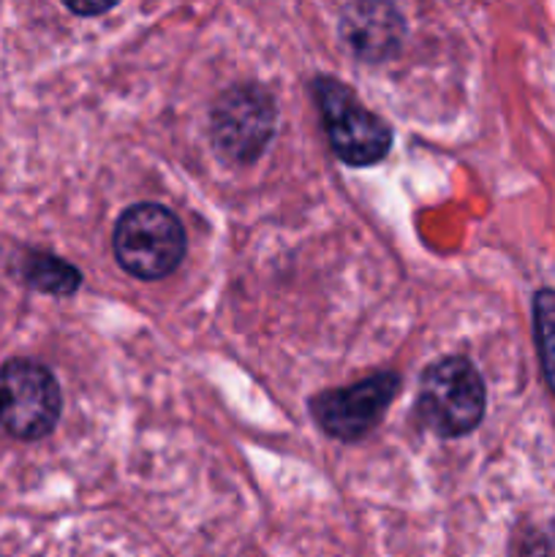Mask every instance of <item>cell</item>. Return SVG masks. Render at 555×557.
I'll use <instances>...</instances> for the list:
<instances>
[{
	"label": "cell",
	"mask_w": 555,
	"mask_h": 557,
	"mask_svg": "<svg viewBox=\"0 0 555 557\" xmlns=\"http://www.w3.org/2000/svg\"><path fill=\"white\" fill-rule=\"evenodd\" d=\"M114 259L139 281H161L185 259L188 239L180 218L163 205L141 201L118 218L112 237Z\"/></svg>",
	"instance_id": "6da1fadb"
},
{
	"label": "cell",
	"mask_w": 555,
	"mask_h": 557,
	"mask_svg": "<svg viewBox=\"0 0 555 557\" xmlns=\"http://www.w3.org/2000/svg\"><path fill=\"white\" fill-rule=\"evenodd\" d=\"M488 392L479 370L466 357H444L419 379V422L439 438H462L479 428Z\"/></svg>",
	"instance_id": "7a4b0ae2"
},
{
	"label": "cell",
	"mask_w": 555,
	"mask_h": 557,
	"mask_svg": "<svg viewBox=\"0 0 555 557\" xmlns=\"http://www.w3.org/2000/svg\"><path fill=\"white\" fill-rule=\"evenodd\" d=\"M313 96L332 152L343 163L373 166L386 158L392 147V128L359 101L351 87L335 76H316Z\"/></svg>",
	"instance_id": "3957f363"
},
{
	"label": "cell",
	"mask_w": 555,
	"mask_h": 557,
	"mask_svg": "<svg viewBox=\"0 0 555 557\" xmlns=\"http://www.w3.org/2000/svg\"><path fill=\"white\" fill-rule=\"evenodd\" d=\"M63 395L44 364L11 359L0 368V428L20 441L47 438L60 422Z\"/></svg>",
	"instance_id": "277c9868"
},
{
	"label": "cell",
	"mask_w": 555,
	"mask_h": 557,
	"mask_svg": "<svg viewBox=\"0 0 555 557\" xmlns=\"http://www.w3.org/2000/svg\"><path fill=\"white\" fill-rule=\"evenodd\" d=\"M275 117V101L264 87H229L210 109V139L226 161L245 166L272 141Z\"/></svg>",
	"instance_id": "5b68a950"
},
{
	"label": "cell",
	"mask_w": 555,
	"mask_h": 557,
	"mask_svg": "<svg viewBox=\"0 0 555 557\" xmlns=\"http://www.w3.org/2000/svg\"><path fill=\"white\" fill-rule=\"evenodd\" d=\"M397 392H400V379L381 370L351 386L316 395L310 400V413L330 438L354 444L379 428Z\"/></svg>",
	"instance_id": "8992f818"
},
{
	"label": "cell",
	"mask_w": 555,
	"mask_h": 557,
	"mask_svg": "<svg viewBox=\"0 0 555 557\" xmlns=\"http://www.w3.org/2000/svg\"><path fill=\"white\" fill-rule=\"evenodd\" d=\"M341 38L359 60H392L406 38V20L390 3H351L341 14Z\"/></svg>",
	"instance_id": "52a82bcc"
},
{
	"label": "cell",
	"mask_w": 555,
	"mask_h": 557,
	"mask_svg": "<svg viewBox=\"0 0 555 557\" xmlns=\"http://www.w3.org/2000/svg\"><path fill=\"white\" fill-rule=\"evenodd\" d=\"M22 277L27 286L52 297H69L82 286V272L69 261L49 253H30L22 261Z\"/></svg>",
	"instance_id": "ba28073f"
},
{
	"label": "cell",
	"mask_w": 555,
	"mask_h": 557,
	"mask_svg": "<svg viewBox=\"0 0 555 557\" xmlns=\"http://www.w3.org/2000/svg\"><path fill=\"white\" fill-rule=\"evenodd\" d=\"M533 335H536V351L542 359L544 379L555 395V292L542 288L533 297Z\"/></svg>",
	"instance_id": "9c48e42d"
},
{
	"label": "cell",
	"mask_w": 555,
	"mask_h": 557,
	"mask_svg": "<svg viewBox=\"0 0 555 557\" xmlns=\"http://www.w3.org/2000/svg\"><path fill=\"white\" fill-rule=\"evenodd\" d=\"M114 0L109 3H74V0H65V9L76 16H98V14H107V11L114 9Z\"/></svg>",
	"instance_id": "30bf717a"
}]
</instances>
